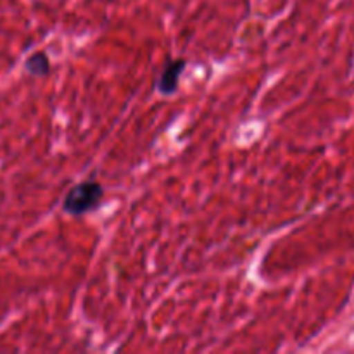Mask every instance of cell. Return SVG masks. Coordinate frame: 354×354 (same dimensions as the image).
<instances>
[{
    "label": "cell",
    "instance_id": "obj_1",
    "mask_svg": "<svg viewBox=\"0 0 354 354\" xmlns=\"http://www.w3.org/2000/svg\"><path fill=\"white\" fill-rule=\"evenodd\" d=\"M104 187L99 180H83L66 192L62 199V211L69 216H85L100 207L104 199Z\"/></svg>",
    "mask_w": 354,
    "mask_h": 354
},
{
    "label": "cell",
    "instance_id": "obj_2",
    "mask_svg": "<svg viewBox=\"0 0 354 354\" xmlns=\"http://www.w3.org/2000/svg\"><path fill=\"white\" fill-rule=\"evenodd\" d=\"M187 68V59L176 57V59H166L165 68H162L161 75H159L158 83V92L161 95H173L178 90L180 76L183 75Z\"/></svg>",
    "mask_w": 354,
    "mask_h": 354
},
{
    "label": "cell",
    "instance_id": "obj_3",
    "mask_svg": "<svg viewBox=\"0 0 354 354\" xmlns=\"http://www.w3.org/2000/svg\"><path fill=\"white\" fill-rule=\"evenodd\" d=\"M24 69L31 76H47L50 73V59L45 52H35L24 62Z\"/></svg>",
    "mask_w": 354,
    "mask_h": 354
}]
</instances>
